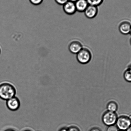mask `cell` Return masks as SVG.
<instances>
[{"mask_svg": "<svg viewBox=\"0 0 131 131\" xmlns=\"http://www.w3.org/2000/svg\"></svg>", "mask_w": 131, "mask_h": 131, "instance_id": "obj_29", "label": "cell"}, {"mask_svg": "<svg viewBox=\"0 0 131 131\" xmlns=\"http://www.w3.org/2000/svg\"><path fill=\"white\" fill-rule=\"evenodd\" d=\"M83 45L80 41L77 39L72 40L68 45V49L72 54H77L83 47Z\"/></svg>", "mask_w": 131, "mask_h": 131, "instance_id": "obj_5", "label": "cell"}, {"mask_svg": "<svg viewBox=\"0 0 131 131\" xmlns=\"http://www.w3.org/2000/svg\"><path fill=\"white\" fill-rule=\"evenodd\" d=\"M75 5L76 10L79 12H84L88 6V3L86 0H78Z\"/></svg>", "mask_w": 131, "mask_h": 131, "instance_id": "obj_10", "label": "cell"}, {"mask_svg": "<svg viewBox=\"0 0 131 131\" xmlns=\"http://www.w3.org/2000/svg\"><path fill=\"white\" fill-rule=\"evenodd\" d=\"M16 90L15 86L8 83H4L0 85V98L7 100L15 96Z\"/></svg>", "mask_w": 131, "mask_h": 131, "instance_id": "obj_1", "label": "cell"}, {"mask_svg": "<svg viewBox=\"0 0 131 131\" xmlns=\"http://www.w3.org/2000/svg\"><path fill=\"white\" fill-rule=\"evenodd\" d=\"M130 45H131V38L130 39Z\"/></svg>", "mask_w": 131, "mask_h": 131, "instance_id": "obj_24", "label": "cell"}, {"mask_svg": "<svg viewBox=\"0 0 131 131\" xmlns=\"http://www.w3.org/2000/svg\"><path fill=\"white\" fill-rule=\"evenodd\" d=\"M59 131H68V128H61Z\"/></svg>", "mask_w": 131, "mask_h": 131, "instance_id": "obj_19", "label": "cell"}, {"mask_svg": "<svg viewBox=\"0 0 131 131\" xmlns=\"http://www.w3.org/2000/svg\"><path fill=\"white\" fill-rule=\"evenodd\" d=\"M68 131H80L78 127L75 126H72L68 127Z\"/></svg>", "mask_w": 131, "mask_h": 131, "instance_id": "obj_16", "label": "cell"}, {"mask_svg": "<svg viewBox=\"0 0 131 131\" xmlns=\"http://www.w3.org/2000/svg\"><path fill=\"white\" fill-rule=\"evenodd\" d=\"M115 125L119 130L126 131L131 125V121L127 116L121 115L118 117Z\"/></svg>", "mask_w": 131, "mask_h": 131, "instance_id": "obj_4", "label": "cell"}, {"mask_svg": "<svg viewBox=\"0 0 131 131\" xmlns=\"http://www.w3.org/2000/svg\"><path fill=\"white\" fill-rule=\"evenodd\" d=\"M25 131H29V130H25Z\"/></svg>", "mask_w": 131, "mask_h": 131, "instance_id": "obj_28", "label": "cell"}, {"mask_svg": "<svg viewBox=\"0 0 131 131\" xmlns=\"http://www.w3.org/2000/svg\"><path fill=\"white\" fill-rule=\"evenodd\" d=\"M99 8L96 6L89 5L85 10L84 13L88 18L92 19L96 17L98 14Z\"/></svg>", "mask_w": 131, "mask_h": 131, "instance_id": "obj_7", "label": "cell"}, {"mask_svg": "<svg viewBox=\"0 0 131 131\" xmlns=\"http://www.w3.org/2000/svg\"><path fill=\"white\" fill-rule=\"evenodd\" d=\"M119 131H126L122 130H119Z\"/></svg>", "mask_w": 131, "mask_h": 131, "instance_id": "obj_27", "label": "cell"}, {"mask_svg": "<svg viewBox=\"0 0 131 131\" xmlns=\"http://www.w3.org/2000/svg\"><path fill=\"white\" fill-rule=\"evenodd\" d=\"M119 130L116 125L108 126L106 131H119Z\"/></svg>", "mask_w": 131, "mask_h": 131, "instance_id": "obj_14", "label": "cell"}, {"mask_svg": "<svg viewBox=\"0 0 131 131\" xmlns=\"http://www.w3.org/2000/svg\"><path fill=\"white\" fill-rule=\"evenodd\" d=\"M128 118H129L130 120L131 121V114H130L128 116Z\"/></svg>", "mask_w": 131, "mask_h": 131, "instance_id": "obj_22", "label": "cell"}, {"mask_svg": "<svg viewBox=\"0 0 131 131\" xmlns=\"http://www.w3.org/2000/svg\"><path fill=\"white\" fill-rule=\"evenodd\" d=\"M78 0H69V1H70V2H73V3H75Z\"/></svg>", "mask_w": 131, "mask_h": 131, "instance_id": "obj_20", "label": "cell"}, {"mask_svg": "<svg viewBox=\"0 0 131 131\" xmlns=\"http://www.w3.org/2000/svg\"><path fill=\"white\" fill-rule=\"evenodd\" d=\"M6 105L8 108L12 111L18 110L20 106V102L17 97L15 96L7 100Z\"/></svg>", "mask_w": 131, "mask_h": 131, "instance_id": "obj_6", "label": "cell"}, {"mask_svg": "<svg viewBox=\"0 0 131 131\" xmlns=\"http://www.w3.org/2000/svg\"><path fill=\"white\" fill-rule=\"evenodd\" d=\"M56 3L60 5H63L69 0H54Z\"/></svg>", "mask_w": 131, "mask_h": 131, "instance_id": "obj_17", "label": "cell"}, {"mask_svg": "<svg viewBox=\"0 0 131 131\" xmlns=\"http://www.w3.org/2000/svg\"><path fill=\"white\" fill-rule=\"evenodd\" d=\"M1 48H0V54H1Z\"/></svg>", "mask_w": 131, "mask_h": 131, "instance_id": "obj_26", "label": "cell"}, {"mask_svg": "<svg viewBox=\"0 0 131 131\" xmlns=\"http://www.w3.org/2000/svg\"><path fill=\"white\" fill-rule=\"evenodd\" d=\"M126 131H131V125Z\"/></svg>", "mask_w": 131, "mask_h": 131, "instance_id": "obj_21", "label": "cell"}, {"mask_svg": "<svg viewBox=\"0 0 131 131\" xmlns=\"http://www.w3.org/2000/svg\"><path fill=\"white\" fill-rule=\"evenodd\" d=\"M130 34L131 35V28L130 32V34Z\"/></svg>", "mask_w": 131, "mask_h": 131, "instance_id": "obj_25", "label": "cell"}, {"mask_svg": "<svg viewBox=\"0 0 131 131\" xmlns=\"http://www.w3.org/2000/svg\"><path fill=\"white\" fill-rule=\"evenodd\" d=\"M131 28V23L128 20H123L119 24V31L123 35H128L130 34Z\"/></svg>", "mask_w": 131, "mask_h": 131, "instance_id": "obj_8", "label": "cell"}, {"mask_svg": "<svg viewBox=\"0 0 131 131\" xmlns=\"http://www.w3.org/2000/svg\"><path fill=\"white\" fill-rule=\"evenodd\" d=\"M89 5L98 7L103 2L104 0H86Z\"/></svg>", "mask_w": 131, "mask_h": 131, "instance_id": "obj_13", "label": "cell"}, {"mask_svg": "<svg viewBox=\"0 0 131 131\" xmlns=\"http://www.w3.org/2000/svg\"><path fill=\"white\" fill-rule=\"evenodd\" d=\"M89 131H101V130L97 127H94L90 129Z\"/></svg>", "mask_w": 131, "mask_h": 131, "instance_id": "obj_18", "label": "cell"}, {"mask_svg": "<svg viewBox=\"0 0 131 131\" xmlns=\"http://www.w3.org/2000/svg\"><path fill=\"white\" fill-rule=\"evenodd\" d=\"M92 58V52L89 48L83 47L82 49L76 54L78 61L81 64H87L91 61Z\"/></svg>", "mask_w": 131, "mask_h": 131, "instance_id": "obj_2", "label": "cell"}, {"mask_svg": "<svg viewBox=\"0 0 131 131\" xmlns=\"http://www.w3.org/2000/svg\"><path fill=\"white\" fill-rule=\"evenodd\" d=\"M118 118L116 113L107 111L103 114L102 119L105 125L109 126L115 125Z\"/></svg>", "mask_w": 131, "mask_h": 131, "instance_id": "obj_3", "label": "cell"}, {"mask_svg": "<svg viewBox=\"0 0 131 131\" xmlns=\"http://www.w3.org/2000/svg\"><path fill=\"white\" fill-rule=\"evenodd\" d=\"M6 131H15V130H13L12 129H8L7 130H6Z\"/></svg>", "mask_w": 131, "mask_h": 131, "instance_id": "obj_23", "label": "cell"}, {"mask_svg": "<svg viewBox=\"0 0 131 131\" xmlns=\"http://www.w3.org/2000/svg\"><path fill=\"white\" fill-rule=\"evenodd\" d=\"M63 9L66 14L69 15L74 14L77 11L75 3L69 1L63 5Z\"/></svg>", "mask_w": 131, "mask_h": 131, "instance_id": "obj_9", "label": "cell"}, {"mask_svg": "<svg viewBox=\"0 0 131 131\" xmlns=\"http://www.w3.org/2000/svg\"><path fill=\"white\" fill-rule=\"evenodd\" d=\"M123 77L126 81L131 83V66L125 71L123 74Z\"/></svg>", "mask_w": 131, "mask_h": 131, "instance_id": "obj_12", "label": "cell"}, {"mask_svg": "<svg viewBox=\"0 0 131 131\" xmlns=\"http://www.w3.org/2000/svg\"><path fill=\"white\" fill-rule=\"evenodd\" d=\"M108 111L115 112L117 111L118 106L117 104L114 101H111L108 103L106 106Z\"/></svg>", "mask_w": 131, "mask_h": 131, "instance_id": "obj_11", "label": "cell"}, {"mask_svg": "<svg viewBox=\"0 0 131 131\" xmlns=\"http://www.w3.org/2000/svg\"><path fill=\"white\" fill-rule=\"evenodd\" d=\"M30 3L34 5L38 6L41 4L44 0H29Z\"/></svg>", "mask_w": 131, "mask_h": 131, "instance_id": "obj_15", "label": "cell"}]
</instances>
